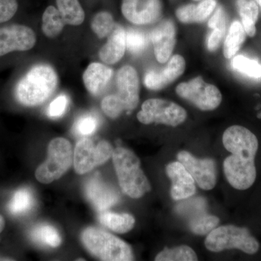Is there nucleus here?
<instances>
[{"label":"nucleus","mask_w":261,"mask_h":261,"mask_svg":"<svg viewBox=\"0 0 261 261\" xmlns=\"http://www.w3.org/2000/svg\"><path fill=\"white\" fill-rule=\"evenodd\" d=\"M225 148L231 152L224 161V172L229 185L246 190L255 183L257 170L255 159L259 143L256 136L245 127L233 125L223 135Z\"/></svg>","instance_id":"f257e3e1"},{"label":"nucleus","mask_w":261,"mask_h":261,"mask_svg":"<svg viewBox=\"0 0 261 261\" xmlns=\"http://www.w3.org/2000/svg\"><path fill=\"white\" fill-rule=\"evenodd\" d=\"M58 85V74L53 67L37 65L19 81L15 88V97L23 106L36 107L48 100Z\"/></svg>","instance_id":"f03ea898"},{"label":"nucleus","mask_w":261,"mask_h":261,"mask_svg":"<svg viewBox=\"0 0 261 261\" xmlns=\"http://www.w3.org/2000/svg\"><path fill=\"white\" fill-rule=\"evenodd\" d=\"M112 158L118 183L125 195L140 199L150 192L151 185L141 168L140 159L132 151L117 147L113 150Z\"/></svg>","instance_id":"7ed1b4c3"},{"label":"nucleus","mask_w":261,"mask_h":261,"mask_svg":"<svg viewBox=\"0 0 261 261\" xmlns=\"http://www.w3.org/2000/svg\"><path fill=\"white\" fill-rule=\"evenodd\" d=\"M82 240L87 250L99 260H134L133 252L128 244L100 228H86L82 233Z\"/></svg>","instance_id":"20e7f679"},{"label":"nucleus","mask_w":261,"mask_h":261,"mask_svg":"<svg viewBox=\"0 0 261 261\" xmlns=\"http://www.w3.org/2000/svg\"><path fill=\"white\" fill-rule=\"evenodd\" d=\"M205 245L211 252L238 249L249 255L256 253L260 244L247 228L226 225L215 228L207 234Z\"/></svg>","instance_id":"39448f33"},{"label":"nucleus","mask_w":261,"mask_h":261,"mask_svg":"<svg viewBox=\"0 0 261 261\" xmlns=\"http://www.w3.org/2000/svg\"><path fill=\"white\" fill-rule=\"evenodd\" d=\"M73 161V149L69 141L62 137L54 139L48 146L47 160L36 171V178L41 183H51L66 173Z\"/></svg>","instance_id":"423d86ee"},{"label":"nucleus","mask_w":261,"mask_h":261,"mask_svg":"<svg viewBox=\"0 0 261 261\" xmlns=\"http://www.w3.org/2000/svg\"><path fill=\"white\" fill-rule=\"evenodd\" d=\"M187 111L181 106L163 99H149L142 105L137 119L143 124L159 123L176 127L186 121Z\"/></svg>","instance_id":"0eeeda50"},{"label":"nucleus","mask_w":261,"mask_h":261,"mask_svg":"<svg viewBox=\"0 0 261 261\" xmlns=\"http://www.w3.org/2000/svg\"><path fill=\"white\" fill-rule=\"evenodd\" d=\"M113 150L112 145L107 141H101L95 145L90 139H81L75 145L73 154L75 172L83 175L104 164L112 157Z\"/></svg>","instance_id":"6e6552de"},{"label":"nucleus","mask_w":261,"mask_h":261,"mask_svg":"<svg viewBox=\"0 0 261 261\" xmlns=\"http://www.w3.org/2000/svg\"><path fill=\"white\" fill-rule=\"evenodd\" d=\"M176 92L180 97L192 103L201 111H214L222 100L219 89L213 84L206 83L200 76L178 84Z\"/></svg>","instance_id":"1a4fd4ad"},{"label":"nucleus","mask_w":261,"mask_h":261,"mask_svg":"<svg viewBox=\"0 0 261 261\" xmlns=\"http://www.w3.org/2000/svg\"><path fill=\"white\" fill-rule=\"evenodd\" d=\"M177 159L202 190H211L216 186L217 169L214 160L197 159L187 151L178 152Z\"/></svg>","instance_id":"9d476101"},{"label":"nucleus","mask_w":261,"mask_h":261,"mask_svg":"<svg viewBox=\"0 0 261 261\" xmlns=\"http://www.w3.org/2000/svg\"><path fill=\"white\" fill-rule=\"evenodd\" d=\"M36 42L35 32L27 25L13 24L0 28V57L12 51L30 50Z\"/></svg>","instance_id":"9b49d317"},{"label":"nucleus","mask_w":261,"mask_h":261,"mask_svg":"<svg viewBox=\"0 0 261 261\" xmlns=\"http://www.w3.org/2000/svg\"><path fill=\"white\" fill-rule=\"evenodd\" d=\"M121 11L127 20L136 25L153 23L162 13L160 0H123Z\"/></svg>","instance_id":"f8f14e48"},{"label":"nucleus","mask_w":261,"mask_h":261,"mask_svg":"<svg viewBox=\"0 0 261 261\" xmlns=\"http://www.w3.org/2000/svg\"><path fill=\"white\" fill-rule=\"evenodd\" d=\"M116 82L117 96L125 111H133L140 101V81L137 70L130 65H124L118 70Z\"/></svg>","instance_id":"ddd939ff"},{"label":"nucleus","mask_w":261,"mask_h":261,"mask_svg":"<svg viewBox=\"0 0 261 261\" xmlns=\"http://www.w3.org/2000/svg\"><path fill=\"white\" fill-rule=\"evenodd\" d=\"M186 63L183 57L173 56L168 64L159 70H149L145 73L144 84L151 90H160L172 83L185 72Z\"/></svg>","instance_id":"4468645a"},{"label":"nucleus","mask_w":261,"mask_h":261,"mask_svg":"<svg viewBox=\"0 0 261 261\" xmlns=\"http://www.w3.org/2000/svg\"><path fill=\"white\" fill-rule=\"evenodd\" d=\"M166 173L171 180V196L174 200H182L195 195V181L191 174L180 162L166 166Z\"/></svg>","instance_id":"2eb2a0df"},{"label":"nucleus","mask_w":261,"mask_h":261,"mask_svg":"<svg viewBox=\"0 0 261 261\" xmlns=\"http://www.w3.org/2000/svg\"><path fill=\"white\" fill-rule=\"evenodd\" d=\"M151 40L154 47V56L160 63L170 59L176 44V28L170 20H165L153 29Z\"/></svg>","instance_id":"dca6fc26"},{"label":"nucleus","mask_w":261,"mask_h":261,"mask_svg":"<svg viewBox=\"0 0 261 261\" xmlns=\"http://www.w3.org/2000/svg\"><path fill=\"white\" fill-rule=\"evenodd\" d=\"M85 192L89 202L99 212L108 210L119 201L118 192L104 183L98 176L87 181Z\"/></svg>","instance_id":"f3484780"},{"label":"nucleus","mask_w":261,"mask_h":261,"mask_svg":"<svg viewBox=\"0 0 261 261\" xmlns=\"http://www.w3.org/2000/svg\"><path fill=\"white\" fill-rule=\"evenodd\" d=\"M126 49V31L121 25H116L108 36V42L99 49V57L106 64L113 65L121 61Z\"/></svg>","instance_id":"a211bd4d"},{"label":"nucleus","mask_w":261,"mask_h":261,"mask_svg":"<svg viewBox=\"0 0 261 261\" xmlns=\"http://www.w3.org/2000/svg\"><path fill=\"white\" fill-rule=\"evenodd\" d=\"M113 70L102 63H90L84 72L83 82L86 89L93 96H98L106 89L111 80Z\"/></svg>","instance_id":"6ab92c4d"},{"label":"nucleus","mask_w":261,"mask_h":261,"mask_svg":"<svg viewBox=\"0 0 261 261\" xmlns=\"http://www.w3.org/2000/svg\"><path fill=\"white\" fill-rule=\"evenodd\" d=\"M217 6L216 0H204L198 5H187L178 8L176 15L182 23H190L206 20Z\"/></svg>","instance_id":"aec40b11"},{"label":"nucleus","mask_w":261,"mask_h":261,"mask_svg":"<svg viewBox=\"0 0 261 261\" xmlns=\"http://www.w3.org/2000/svg\"><path fill=\"white\" fill-rule=\"evenodd\" d=\"M208 27L213 30L207 38V49L214 51L219 47L226 32V15L222 7L216 8L214 14L209 20Z\"/></svg>","instance_id":"412c9836"},{"label":"nucleus","mask_w":261,"mask_h":261,"mask_svg":"<svg viewBox=\"0 0 261 261\" xmlns=\"http://www.w3.org/2000/svg\"><path fill=\"white\" fill-rule=\"evenodd\" d=\"M99 220L103 226L118 233L128 232L135 224V218L132 215L114 214L106 211L100 212Z\"/></svg>","instance_id":"4be33fe9"},{"label":"nucleus","mask_w":261,"mask_h":261,"mask_svg":"<svg viewBox=\"0 0 261 261\" xmlns=\"http://www.w3.org/2000/svg\"><path fill=\"white\" fill-rule=\"evenodd\" d=\"M237 6L245 33L249 37H253L256 34L255 23L259 14L256 2L255 0H237Z\"/></svg>","instance_id":"5701e85b"},{"label":"nucleus","mask_w":261,"mask_h":261,"mask_svg":"<svg viewBox=\"0 0 261 261\" xmlns=\"http://www.w3.org/2000/svg\"><path fill=\"white\" fill-rule=\"evenodd\" d=\"M58 11L65 24L82 25L85 20V13L79 0H56Z\"/></svg>","instance_id":"b1692460"},{"label":"nucleus","mask_w":261,"mask_h":261,"mask_svg":"<svg viewBox=\"0 0 261 261\" xmlns=\"http://www.w3.org/2000/svg\"><path fill=\"white\" fill-rule=\"evenodd\" d=\"M246 39V33L243 24L238 20L231 23L224 44V56L227 59L232 58L240 50Z\"/></svg>","instance_id":"393cba45"},{"label":"nucleus","mask_w":261,"mask_h":261,"mask_svg":"<svg viewBox=\"0 0 261 261\" xmlns=\"http://www.w3.org/2000/svg\"><path fill=\"white\" fill-rule=\"evenodd\" d=\"M65 22L61 13L54 6H49L42 15V32L48 38H56L63 32Z\"/></svg>","instance_id":"a878e982"},{"label":"nucleus","mask_w":261,"mask_h":261,"mask_svg":"<svg viewBox=\"0 0 261 261\" xmlns=\"http://www.w3.org/2000/svg\"><path fill=\"white\" fill-rule=\"evenodd\" d=\"M31 238L39 245L50 247H57L61 244V235L54 226L49 224L38 225L33 228Z\"/></svg>","instance_id":"bb28decb"},{"label":"nucleus","mask_w":261,"mask_h":261,"mask_svg":"<svg viewBox=\"0 0 261 261\" xmlns=\"http://www.w3.org/2000/svg\"><path fill=\"white\" fill-rule=\"evenodd\" d=\"M34 205V197L29 189H19L15 192L8 205L12 214L20 216L27 214Z\"/></svg>","instance_id":"cd10ccee"},{"label":"nucleus","mask_w":261,"mask_h":261,"mask_svg":"<svg viewBox=\"0 0 261 261\" xmlns=\"http://www.w3.org/2000/svg\"><path fill=\"white\" fill-rule=\"evenodd\" d=\"M198 260L197 254L193 249L187 246L181 245L168 249L165 247L162 251L156 255L154 260L156 261H195Z\"/></svg>","instance_id":"c85d7f7f"},{"label":"nucleus","mask_w":261,"mask_h":261,"mask_svg":"<svg viewBox=\"0 0 261 261\" xmlns=\"http://www.w3.org/2000/svg\"><path fill=\"white\" fill-rule=\"evenodd\" d=\"M116 27L112 15L107 11L99 12L94 15L91 22L92 32L99 39L108 37Z\"/></svg>","instance_id":"c756f323"},{"label":"nucleus","mask_w":261,"mask_h":261,"mask_svg":"<svg viewBox=\"0 0 261 261\" xmlns=\"http://www.w3.org/2000/svg\"><path fill=\"white\" fill-rule=\"evenodd\" d=\"M220 220L217 216L207 214H201L191 219L190 222V230L197 235L208 234L219 225Z\"/></svg>","instance_id":"7c9ffc66"},{"label":"nucleus","mask_w":261,"mask_h":261,"mask_svg":"<svg viewBox=\"0 0 261 261\" xmlns=\"http://www.w3.org/2000/svg\"><path fill=\"white\" fill-rule=\"evenodd\" d=\"M231 65L235 70L243 74L252 78H261V65L256 61L249 59L245 56H238L233 58Z\"/></svg>","instance_id":"2f4dec72"},{"label":"nucleus","mask_w":261,"mask_h":261,"mask_svg":"<svg viewBox=\"0 0 261 261\" xmlns=\"http://www.w3.org/2000/svg\"><path fill=\"white\" fill-rule=\"evenodd\" d=\"M126 48L132 54H139L147 47V37L143 32L135 29L126 31Z\"/></svg>","instance_id":"473e14b6"},{"label":"nucleus","mask_w":261,"mask_h":261,"mask_svg":"<svg viewBox=\"0 0 261 261\" xmlns=\"http://www.w3.org/2000/svg\"><path fill=\"white\" fill-rule=\"evenodd\" d=\"M99 126V119L94 115L82 116L74 124V132L77 135L86 137L94 134Z\"/></svg>","instance_id":"72a5a7b5"},{"label":"nucleus","mask_w":261,"mask_h":261,"mask_svg":"<svg viewBox=\"0 0 261 261\" xmlns=\"http://www.w3.org/2000/svg\"><path fill=\"white\" fill-rule=\"evenodd\" d=\"M101 108L105 114L113 119L118 118L122 112L125 111L123 104L117 94H111L103 98Z\"/></svg>","instance_id":"f704fd0d"},{"label":"nucleus","mask_w":261,"mask_h":261,"mask_svg":"<svg viewBox=\"0 0 261 261\" xmlns=\"http://www.w3.org/2000/svg\"><path fill=\"white\" fill-rule=\"evenodd\" d=\"M69 99L65 94H61L49 104L47 109L48 116L53 118H60L64 114L68 107Z\"/></svg>","instance_id":"c9c22d12"},{"label":"nucleus","mask_w":261,"mask_h":261,"mask_svg":"<svg viewBox=\"0 0 261 261\" xmlns=\"http://www.w3.org/2000/svg\"><path fill=\"white\" fill-rule=\"evenodd\" d=\"M18 8L17 0H0V23L8 21L13 18Z\"/></svg>","instance_id":"e433bc0d"},{"label":"nucleus","mask_w":261,"mask_h":261,"mask_svg":"<svg viewBox=\"0 0 261 261\" xmlns=\"http://www.w3.org/2000/svg\"><path fill=\"white\" fill-rule=\"evenodd\" d=\"M5 227V220L4 218L0 215V233L3 231Z\"/></svg>","instance_id":"4c0bfd02"},{"label":"nucleus","mask_w":261,"mask_h":261,"mask_svg":"<svg viewBox=\"0 0 261 261\" xmlns=\"http://www.w3.org/2000/svg\"><path fill=\"white\" fill-rule=\"evenodd\" d=\"M257 4L259 5V6L261 8V0H255Z\"/></svg>","instance_id":"58836bf2"},{"label":"nucleus","mask_w":261,"mask_h":261,"mask_svg":"<svg viewBox=\"0 0 261 261\" xmlns=\"http://www.w3.org/2000/svg\"><path fill=\"white\" fill-rule=\"evenodd\" d=\"M0 260H10V259H6L5 257H0Z\"/></svg>","instance_id":"ea45409f"},{"label":"nucleus","mask_w":261,"mask_h":261,"mask_svg":"<svg viewBox=\"0 0 261 261\" xmlns=\"http://www.w3.org/2000/svg\"><path fill=\"white\" fill-rule=\"evenodd\" d=\"M195 1H199V0H195Z\"/></svg>","instance_id":"a19ab883"}]
</instances>
